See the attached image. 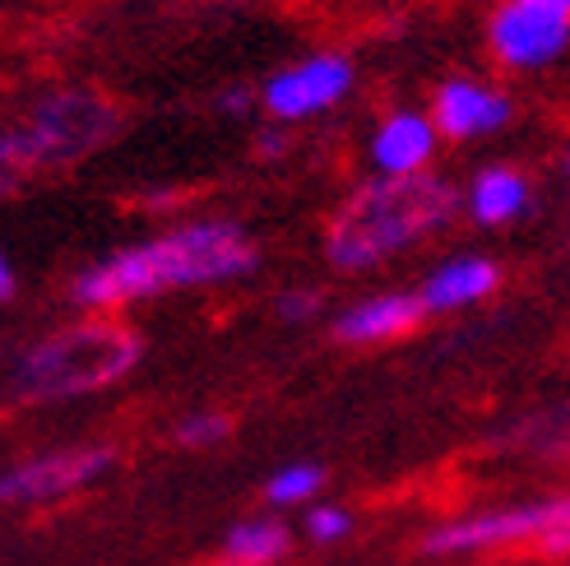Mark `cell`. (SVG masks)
Listing matches in <instances>:
<instances>
[{
  "mask_svg": "<svg viewBox=\"0 0 570 566\" xmlns=\"http://www.w3.org/2000/svg\"><path fill=\"white\" fill-rule=\"evenodd\" d=\"M261 270V246L233 218H190L173 233L121 246L83 265L70 279V302L83 311H111L177 289H218Z\"/></svg>",
  "mask_w": 570,
  "mask_h": 566,
  "instance_id": "obj_1",
  "label": "cell"
},
{
  "mask_svg": "<svg viewBox=\"0 0 570 566\" xmlns=\"http://www.w3.org/2000/svg\"><path fill=\"white\" fill-rule=\"evenodd\" d=\"M464 195L445 177H372L362 182L325 228V261L344 274L376 270L381 261L436 237L460 214Z\"/></svg>",
  "mask_w": 570,
  "mask_h": 566,
  "instance_id": "obj_2",
  "label": "cell"
},
{
  "mask_svg": "<svg viewBox=\"0 0 570 566\" xmlns=\"http://www.w3.org/2000/svg\"><path fill=\"white\" fill-rule=\"evenodd\" d=\"M145 358V339L117 321H79L66 325L33 349L14 358L10 386L28 404H51V400H79L102 386H117L135 362Z\"/></svg>",
  "mask_w": 570,
  "mask_h": 566,
  "instance_id": "obj_3",
  "label": "cell"
},
{
  "mask_svg": "<svg viewBox=\"0 0 570 566\" xmlns=\"http://www.w3.org/2000/svg\"><path fill=\"white\" fill-rule=\"evenodd\" d=\"M117 135V111L94 94H51L42 98L19 130H6V167H51L98 149Z\"/></svg>",
  "mask_w": 570,
  "mask_h": 566,
  "instance_id": "obj_4",
  "label": "cell"
},
{
  "mask_svg": "<svg viewBox=\"0 0 570 566\" xmlns=\"http://www.w3.org/2000/svg\"><path fill=\"white\" fill-rule=\"evenodd\" d=\"M566 525H570V492L445 520L432 534H422V553L426 557H469V553H492V548H515V544L538 548L548 534H557Z\"/></svg>",
  "mask_w": 570,
  "mask_h": 566,
  "instance_id": "obj_5",
  "label": "cell"
},
{
  "mask_svg": "<svg viewBox=\"0 0 570 566\" xmlns=\"http://www.w3.org/2000/svg\"><path fill=\"white\" fill-rule=\"evenodd\" d=\"M357 70L338 51H311L293 66H278L269 79H261V111L265 121L302 126L311 117H325L353 94Z\"/></svg>",
  "mask_w": 570,
  "mask_h": 566,
  "instance_id": "obj_6",
  "label": "cell"
},
{
  "mask_svg": "<svg viewBox=\"0 0 570 566\" xmlns=\"http://www.w3.org/2000/svg\"><path fill=\"white\" fill-rule=\"evenodd\" d=\"M117 465V450L111 446H66V450H42V456H28L19 465H10L0 474V501L6 506H47L61 501L79 488L98 484L102 474H111Z\"/></svg>",
  "mask_w": 570,
  "mask_h": 566,
  "instance_id": "obj_7",
  "label": "cell"
},
{
  "mask_svg": "<svg viewBox=\"0 0 570 566\" xmlns=\"http://www.w3.org/2000/svg\"><path fill=\"white\" fill-rule=\"evenodd\" d=\"M488 47L505 70H548L570 51V19L529 0H501L488 19Z\"/></svg>",
  "mask_w": 570,
  "mask_h": 566,
  "instance_id": "obj_8",
  "label": "cell"
},
{
  "mask_svg": "<svg viewBox=\"0 0 570 566\" xmlns=\"http://www.w3.org/2000/svg\"><path fill=\"white\" fill-rule=\"evenodd\" d=\"M441 126L432 111L422 107H394L372 126L366 139V158H372L376 177H422L432 173V158L441 149Z\"/></svg>",
  "mask_w": 570,
  "mask_h": 566,
  "instance_id": "obj_9",
  "label": "cell"
},
{
  "mask_svg": "<svg viewBox=\"0 0 570 566\" xmlns=\"http://www.w3.org/2000/svg\"><path fill=\"white\" fill-rule=\"evenodd\" d=\"M426 111H432L441 135L454 139V145H464V139H488V135L505 130L510 117H515L510 94L497 89V84H482L478 75H450Z\"/></svg>",
  "mask_w": 570,
  "mask_h": 566,
  "instance_id": "obj_10",
  "label": "cell"
},
{
  "mask_svg": "<svg viewBox=\"0 0 570 566\" xmlns=\"http://www.w3.org/2000/svg\"><path fill=\"white\" fill-rule=\"evenodd\" d=\"M426 321V306L417 293H372V297H357L348 302L338 316L330 321V334L338 344H353V349H372V344H390V339L409 334L413 325Z\"/></svg>",
  "mask_w": 570,
  "mask_h": 566,
  "instance_id": "obj_11",
  "label": "cell"
},
{
  "mask_svg": "<svg viewBox=\"0 0 570 566\" xmlns=\"http://www.w3.org/2000/svg\"><path fill=\"white\" fill-rule=\"evenodd\" d=\"M497 289H501V265L492 256H478V251H469V256L441 261L432 274L422 279L417 297L426 306V316H454V311H469L482 297H492Z\"/></svg>",
  "mask_w": 570,
  "mask_h": 566,
  "instance_id": "obj_12",
  "label": "cell"
},
{
  "mask_svg": "<svg viewBox=\"0 0 570 566\" xmlns=\"http://www.w3.org/2000/svg\"><path fill=\"white\" fill-rule=\"evenodd\" d=\"M533 205V186L520 167H505V163H492L473 173V182L464 186V214L482 228H505V223L524 218Z\"/></svg>",
  "mask_w": 570,
  "mask_h": 566,
  "instance_id": "obj_13",
  "label": "cell"
},
{
  "mask_svg": "<svg viewBox=\"0 0 570 566\" xmlns=\"http://www.w3.org/2000/svg\"><path fill=\"white\" fill-rule=\"evenodd\" d=\"M293 548V534L283 520L269 516H246L223 534V566H269Z\"/></svg>",
  "mask_w": 570,
  "mask_h": 566,
  "instance_id": "obj_14",
  "label": "cell"
},
{
  "mask_svg": "<svg viewBox=\"0 0 570 566\" xmlns=\"http://www.w3.org/2000/svg\"><path fill=\"white\" fill-rule=\"evenodd\" d=\"M321 488H325V469L293 460V465H283L265 478V501L269 506H311V497H316Z\"/></svg>",
  "mask_w": 570,
  "mask_h": 566,
  "instance_id": "obj_15",
  "label": "cell"
},
{
  "mask_svg": "<svg viewBox=\"0 0 570 566\" xmlns=\"http://www.w3.org/2000/svg\"><path fill=\"white\" fill-rule=\"evenodd\" d=\"M302 534L311 544H344L353 534V511L348 506H334V501H311L302 516Z\"/></svg>",
  "mask_w": 570,
  "mask_h": 566,
  "instance_id": "obj_16",
  "label": "cell"
},
{
  "mask_svg": "<svg viewBox=\"0 0 570 566\" xmlns=\"http://www.w3.org/2000/svg\"><path fill=\"white\" fill-rule=\"evenodd\" d=\"M227 432H233V418H227V413H218V409H195V413H186V418L177 422L173 437H177L186 450H209V446L227 441Z\"/></svg>",
  "mask_w": 570,
  "mask_h": 566,
  "instance_id": "obj_17",
  "label": "cell"
},
{
  "mask_svg": "<svg viewBox=\"0 0 570 566\" xmlns=\"http://www.w3.org/2000/svg\"><path fill=\"white\" fill-rule=\"evenodd\" d=\"M316 311H321V293L316 289H283L274 297V316L283 325H306V321H316Z\"/></svg>",
  "mask_w": 570,
  "mask_h": 566,
  "instance_id": "obj_18",
  "label": "cell"
},
{
  "mask_svg": "<svg viewBox=\"0 0 570 566\" xmlns=\"http://www.w3.org/2000/svg\"><path fill=\"white\" fill-rule=\"evenodd\" d=\"M255 107H261V89H242V84H237V89H223L214 98L218 117H246V111H255Z\"/></svg>",
  "mask_w": 570,
  "mask_h": 566,
  "instance_id": "obj_19",
  "label": "cell"
},
{
  "mask_svg": "<svg viewBox=\"0 0 570 566\" xmlns=\"http://www.w3.org/2000/svg\"><path fill=\"white\" fill-rule=\"evenodd\" d=\"M288 130H293V126L265 121L261 130H255V154H261V158H278L283 149H288Z\"/></svg>",
  "mask_w": 570,
  "mask_h": 566,
  "instance_id": "obj_20",
  "label": "cell"
},
{
  "mask_svg": "<svg viewBox=\"0 0 570 566\" xmlns=\"http://www.w3.org/2000/svg\"><path fill=\"white\" fill-rule=\"evenodd\" d=\"M538 553H543V557H570V525L557 529V534H548V539L538 544Z\"/></svg>",
  "mask_w": 570,
  "mask_h": 566,
  "instance_id": "obj_21",
  "label": "cell"
},
{
  "mask_svg": "<svg viewBox=\"0 0 570 566\" xmlns=\"http://www.w3.org/2000/svg\"><path fill=\"white\" fill-rule=\"evenodd\" d=\"M19 289V274H14V261L10 256H0V302H10Z\"/></svg>",
  "mask_w": 570,
  "mask_h": 566,
  "instance_id": "obj_22",
  "label": "cell"
},
{
  "mask_svg": "<svg viewBox=\"0 0 570 566\" xmlns=\"http://www.w3.org/2000/svg\"><path fill=\"white\" fill-rule=\"evenodd\" d=\"M529 6H543V10H552V14H566V19H570V0H529Z\"/></svg>",
  "mask_w": 570,
  "mask_h": 566,
  "instance_id": "obj_23",
  "label": "cell"
},
{
  "mask_svg": "<svg viewBox=\"0 0 570 566\" xmlns=\"http://www.w3.org/2000/svg\"><path fill=\"white\" fill-rule=\"evenodd\" d=\"M561 167H566V182H570V149H566V163Z\"/></svg>",
  "mask_w": 570,
  "mask_h": 566,
  "instance_id": "obj_24",
  "label": "cell"
}]
</instances>
